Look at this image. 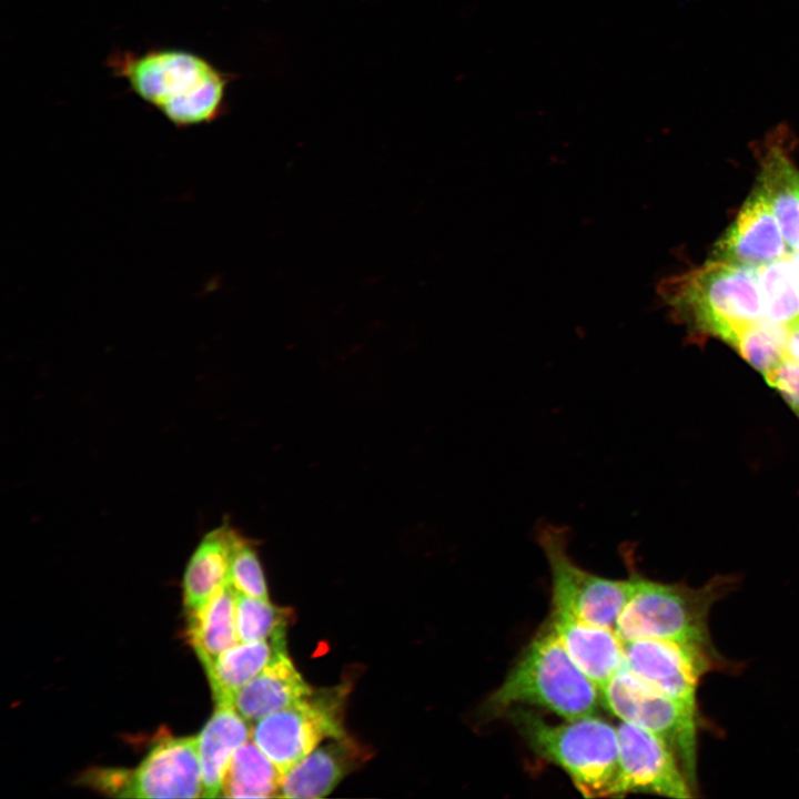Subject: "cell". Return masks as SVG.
Returning a JSON list of instances; mask_svg holds the SVG:
<instances>
[{"label":"cell","instance_id":"obj_23","mask_svg":"<svg viewBox=\"0 0 799 799\" xmlns=\"http://www.w3.org/2000/svg\"><path fill=\"white\" fill-rule=\"evenodd\" d=\"M290 609L236 591L235 615L240 643L271 640L285 641Z\"/></svg>","mask_w":799,"mask_h":799},{"label":"cell","instance_id":"obj_15","mask_svg":"<svg viewBox=\"0 0 799 799\" xmlns=\"http://www.w3.org/2000/svg\"><path fill=\"white\" fill-rule=\"evenodd\" d=\"M790 132L777 127L765 140L761 170L756 188L767 199L789 250H799V171L790 161L785 143Z\"/></svg>","mask_w":799,"mask_h":799},{"label":"cell","instance_id":"obj_11","mask_svg":"<svg viewBox=\"0 0 799 799\" xmlns=\"http://www.w3.org/2000/svg\"><path fill=\"white\" fill-rule=\"evenodd\" d=\"M619 741L620 789L669 798H690V786L677 757L654 732L621 721Z\"/></svg>","mask_w":799,"mask_h":799},{"label":"cell","instance_id":"obj_12","mask_svg":"<svg viewBox=\"0 0 799 799\" xmlns=\"http://www.w3.org/2000/svg\"><path fill=\"white\" fill-rule=\"evenodd\" d=\"M788 250L767 199L755 188L735 221L715 244L712 259L760 267L785 259Z\"/></svg>","mask_w":799,"mask_h":799},{"label":"cell","instance_id":"obj_3","mask_svg":"<svg viewBox=\"0 0 799 799\" xmlns=\"http://www.w3.org/2000/svg\"><path fill=\"white\" fill-rule=\"evenodd\" d=\"M509 718L530 749L564 770L584 797L621 796L616 727L595 715L549 724L520 707Z\"/></svg>","mask_w":799,"mask_h":799},{"label":"cell","instance_id":"obj_13","mask_svg":"<svg viewBox=\"0 0 799 799\" xmlns=\"http://www.w3.org/2000/svg\"><path fill=\"white\" fill-rule=\"evenodd\" d=\"M547 624L575 665L599 689L625 666L624 643L614 628L556 610Z\"/></svg>","mask_w":799,"mask_h":799},{"label":"cell","instance_id":"obj_25","mask_svg":"<svg viewBox=\"0 0 799 799\" xmlns=\"http://www.w3.org/2000/svg\"><path fill=\"white\" fill-rule=\"evenodd\" d=\"M230 584L244 595L269 599L264 574L256 550L249 539L237 532L230 563Z\"/></svg>","mask_w":799,"mask_h":799},{"label":"cell","instance_id":"obj_9","mask_svg":"<svg viewBox=\"0 0 799 799\" xmlns=\"http://www.w3.org/2000/svg\"><path fill=\"white\" fill-rule=\"evenodd\" d=\"M84 781L99 791L124 798H199L202 775L198 736H164L141 763L128 769H95Z\"/></svg>","mask_w":799,"mask_h":799},{"label":"cell","instance_id":"obj_7","mask_svg":"<svg viewBox=\"0 0 799 799\" xmlns=\"http://www.w3.org/2000/svg\"><path fill=\"white\" fill-rule=\"evenodd\" d=\"M536 540L550 573L553 610L615 628L631 593V575L627 579H610L579 566L569 553V532L565 526L540 524Z\"/></svg>","mask_w":799,"mask_h":799},{"label":"cell","instance_id":"obj_18","mask_svg":"<svg viewBox=\"0 0 799 799\" xmlns=\"http://www.w3.org/2000/svg\"><path fill=\"white\" fill-rule=\"evenodd\" d=\"M234 706L216 705L198 736L202 797L222 796L224 775L235 750L251 739L252 728Z\"/></svg>","mask_w":799,"mask_h":799},{"label":"cell","instance_id":"obj_8","mask_svg":"<svg viewBox=\"0 0 799 799\" xmlns=\"http://www.w3.org/2000/svg\"><path fill=\"white\" fill-rule=\"evenodd\" d=\"M606 709L623 721L660 737L677 757L690 786L696 785V707L671 698L625 666L600 689Z\"/></svg>","mask_w":799,"mask_h":799},{"label":"cell","instance_id":"obj_16","mask_svg":"<svg viewBox=\"0 0 799 799\" xmlns=\"http://www.w3.org/2000/svg\"><path fill=\"white\" fill-rule=\"evenodd\" d=\"M237 530L227 522L208 532L191 555L183 576L186 613L202 609L230 583V563Z\"/></svg>","mask_w":799,"mask_h":799},{"label":"cell","instance_id":"obj_10","mask_svg":"<svg viewBox=\"0 0 799 799\" xmlns=\"http://www.w3.org/2000/svg\"><path fill=\"white\" fill-rule=\"evenodd\" d=\"M624 643L625 667L660 692L696 707L701 677L721 666L715 649L667 639Z\"/></svg>","mask_w":799,"mask_h":799},{"label":"cell","instance_id":"obj_28","mask_svg":"<svg viewBox=\"0 0 799 799\" xmlns=\"http://www.w3.org/2000/svg\"><path fill=\"white\" fill-rule=\"evenodd\" d=\"M789 262H790L793 280H795L797 289L799 291V250L795 251V253H792L790 255Z\"/></svg>","mask_w":799,"mask_h":799},{"label":"cell","instance_id":"obj_26","mask_svg":"<svg viewBox=\"0 0 799 799\" xmlns=\"http://www.w3.org/2000/svg\"><path fill=\"white\" fill-rule=\"evenodd\" d=\"M765 378L799 416V363L785 358Z\"/></svg>","mask_w":799,"mask_h":799},{"label":"cell","instance_id":"obj_1","mask_svg":"<svg viewBox=\"0 0 799 799\" xmlns=\"http://www.w3.org/2000/svg\"><path fill=\"white\" fill-rule=\"evenodd\" d=\"M109 65L178 128L210 123L222 115L229 78L201 55L181 49L123 52L114 54Z\"/></svg>","mask_w":799,"mask_h":799},{"label":"cell","instance_id":"obj_17","mask_svg":"<svg viewBox=\"0 0 799 799\" xmlns=\"http://www.w3.org/2000/svg\"><path fill=\"white\" fill-rule=\"evenodd\" d=\"M312 690L284 650L240 688L234 707L247 721H257L292 705Z\"/></svg>","mask_w":799,"mask_h":799},{"label":"cell","instance_id":"obj_2","mask_svg":"<svg viewBox=\"0 0 799 799\" xmlns=\"http://www.w3.org/2000/svg\"><path fill=\"white\" fill-rule=\"evenodd\" d=\"M658 293L675 320L730 345L763 313L755 267L711 259L686 273L665 279Z\"/></svg>","mask_w":799,"mask_h":799},{"label":"cell","instance_id":"obj_14","mask_svg":"<svg viewBox=\"0 0 799 799\" xmlns=\"http://www.w3.org/2000/svg\"><path fill=\"white\" fill-rule=\"evenodd\" d=\"M371 757V751L344 735L317 746L282 779L280 797L322 798Z\"/></svg>","mask_w":799,"mask_h":799},{"label":"cell","instance_id":"obj_19","mask_svg":"<svg viewBox=\"0 0 799 799\" xmlns=\"http://www.w3.org/2000/svg\"><path fill=\"white\" fill-rule=\"evenodd\" d=\"M236 590L227 583L200 610L186 614L185 637L204 669L239 641Z\"/></svg>","mask_w":799,"mask_h":799},{"label":"cell","instance_id":"obj_4","mask_svg":"<svg viewBox=\"0 0 799 799\" xmlns=\"http://www.w3.org/2000/svg\"><path fill=\"white\" fill-rule=\"evenodd\" d=\"M600 701L599 688L575 665L546 624L487 704L495 714L530 705L575 720L595 715Z\"/></svg>","mask_w":799,"mask_h":799},{"label":"cell","instance_id":"obj_20","mask_svg":"<svg viewBox=\"0 0 799 799\" xmlns=\"http://www.w3.org/2000/svg\"><path fill=\"white\" fill-rule=\"evenodd\" d=\"M285 641L237 643L205 669L216 705L234 706L236 692L281 651Z\"/></svg>","mask_w":799,"mask_h":799},{"label":"cell","instance_id":"obj_6","mask_svg":"<svg viewBox=\"0 0 799 799\" xmlns=\"http://www.w3.org/2000/svg\"><path fill=\"white\" fill-rule=\"evenodd\" d=\"M351 684L313 689L292 705L255 721L251 738L283 776L325 739L346 735Z\"/></svg>","mask_w":799,"mask_h":799},{"label":"cell","instance_id":"obj_5","mask_svg":"<svg viewBox=\"0 0 799 799\" xmlns=\"http://www.w3.org/2000/svg\"><path fill=\"white\" fill-rule=\"evenodd\" d=\"M633 588L615 625L623 641L667 639L714 649L710 609L732 587L730 578L716 577L699 588L664 584L631 574Z\"/></svg>","mask_w":799,"mask_h":799},{"label":"cell","instance_id":"obj_27","mask_svg":"<svg viewBox=\"0 0 799 799\" xmlns=\"http://www.w3.org/2000/svg\"><path fill=\"white\" fill-rule=\"evenodd\" d=\"M785 357L799 363V322L788 327Z\"/></svg>","mask_w":799,"mask_h":799},{"label":"cell","instance_id":"obj_21","mask_svg":"<svg viewBox=\"0 0 799 799\" xmlns=\"http://www.w3.org/2000/svg\"><path fill=\"white\" fill-rule=\"evenodd\" d=\"M282 779L283 773L251 738L233 754L221 797H280Z\"/></svg>","mask_w":799,"mask_h":799},{"label":"cell","instance_id":"obj_24","mask_svg":"<svg viewBox=\"0 0 799 799\" xmlns=\"http://www.w3.org/2000/svg\"><path fill=\"white\" fill-rule=\"evenodd\" d=\"M788 327L768 318L741 330L731 346L757 371L767 375L786 357Z\"/></svg>","mask_w":799,"mask_h":799},{"label":"cell","instance_id":"obj_22","mask_svg":"<svg viewBox=\"0 0 799 799\" xmlns=\"http://www.w3.org/2000/svg\"><path fill=\"white\" fill-rule=\"evenodd\" d=\"M758 277L766 318L787 327L799 322V291L789 259L760 266Z\"/></svg>","mask_w":799,"mask_h":799}]
</instances>
